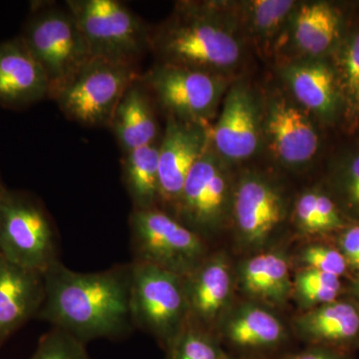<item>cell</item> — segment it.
Instances as JSON below:
<instances>
[{
    "mask_svg": "<svg viewBox=\"0 0 359 359\" xmlns=\"http://www.w3.org/2000/svg\"><path fill=\"white\" fill-rule=\"evenodd\" d=\"M344 67L349 98L359 110V33L347 48Z\"/></svg>",
    "mask_w": 359,
    "mask_h": 359,
    "instance_id": "obj_31",
    "label": "cell"
},
{
    "mask_svg": "<svg viewBox=\"0 0 359 359\" xmlns=\"http://www.w3.org/2000/svg\"><path fill=\"white\" fill-rule=\"evenodd\" d=\"M294 6L287 0H257L250 4L252 23L259 32L271 33L287 18Z\"/></svg>",
    "mask_w": 359,
    "mask_h": 359,
    "instance_id": "obj_29",
    "label": "cell"
},
{
    "mask_svg": "<svg viewBox=\"0 0 359 359\" xmlns=\"http://www.w3.org/2000/svg\"><path fill=\"white\" fill-rule=\"evenodd\" d=\"M287 359H353L344 349L316 346L308 351L294 354Z\"/></svg>",
    "mask_w": 359,
    "mask_h": 359,
    "instance_id": "obj_33",
    "label": "cell"
},
{
    "mask_svg": "<svg viewBox=\"0 0 359 359\" xmlns=\"http://www.w3.org/2000/svg\"><path fill=\"white\" fill-rule=\"evenodd\" d=\"M224 334L238 346L271 347L283 341L285 330L282 321L269 309L257 304H245L226 320Z\"/></svg>",
    "mask_w": 359,
    "mask_h": 359,
    "instance_id": "obj_21",
    "label": "cell"
},
{
    "mask_svg": "<svg viewBox=\"0 0 359 359\" xmlns=\"http://www.w3.org/2000/svg\"><path fill=\"white\" fill-rule=\"evenodd\" d=\"M349 294H351V297H353V301L358 304L359 308V273L351 283V287H349Z\"/></svg>",
    "mask_w": 359,
    "mask_h": 359,
    "instance_id": "obj_35",
    "label": "cell"
},
{
    "mask_svg": "<svg viewBox=\"0 0 359 359\" xmlns=\"http://www.w3.org/2000/svg\"><path fill=\"white\" fill-rule=\"evenodd\" d=\"M44 295V273L13 263L0 252V346L37 318Z\"/></svg>",
    "mask_w": 359,
    "mask_h": 359,
    "instance_id": "obj_13",
    "label": "cell"
},
{
    "mask_svg": "<svg viewBox=\"0 0 359 359\" xmlns=\"http://www.w3.org/2000/svg\"><path fill=\"white\" fill-rule=\"evenodd\" d=\"M204 125L170 117L159 145V203L176 208L194 165L207 150Z\"/></svg>",
    "mask_w": 359,
    "mask_h": 359,
    "instance_id": "obj_11",
    "label": "cell"
},
{
    "mask_svg": "<svg viewBox=\"0 0 359 359\" xmlns=\"http://www.w3.org/2000/svg\"><path fill=\"white\" fill-rule=\"evenodd\" d=\"M130 308L134 327L169 346L189 323V304L183 276L131 262Z\"/></svg>",
    "mask_w": 359,
    "mask_h": 359,
    "instance_id": "obj_7",
    "label": "cell"
},
{
    "mask_svg": "<svg viewBox=\"0 0 359 359\" xmlns=\"http://www.w3.org/2000/svg\"><path fill=\"white\" fill-rule=\"evenodd\" d=\"M297 332L316 346L344 347L359 344V308L346 299L309 309L294 321Z\"/></svg>",
    "mask_w": 359,
    "mask_h": 359,
    "instance_id": "obj_17",
    "label": "cell"
},
{
    "mask_svg": "<svg viewBox=\"0 0 359 359\" xmlns=\"http://www.w3.org/2000/svg\"><path fill=\"white\" fill-rule=\"evenodd\" d=\"M150 48L161 63L210 73L235 65L241 56L235 37L191 4L151 34Z\"/></svg>",
    "mask_w": 359,
    "mask_h": 359,
    "instance_id": "obj_2",
    "label": "cell"
},
{
    "mask_svg": "<svg viewBox=\"0 0 359 359\" xmlns=\"http://www.w3.org/2000/svg\"><path fill=\"white\" fill-rule=\"evenodd\" d=\"M238 278L245 294L271 304H283L292 292L289 262L280 252L245 259L238 268Z\"/></svg>",
    "mask_w": 359,
    "mask_h": 359,
    "instance_id": "obj_20",
    "label": "cell"
},
{
    "mask_svg": "<svg viewBox=\"0 0 359 359\" xmlns=\"http://www.w3.org/2000/svg\"><path fill=\"white\" fill-rule=\"evenodd\" d=\"M285 216L280 194L269 182L248 177L235 195V219L242 245L249 249L264 247Z\"/></svg>",
    "mask_w": 359,
    "mask_h": 359,
    "instance_id": "obj_12",
    "label": "cell"
},
{
    "mask_svg": "<svg viewBox=\"0 0 359 359\" xmlns=\"http://www.w3.org/2000/svg\"><path fill=\"white\" fill-rule=\"evenodd\" d=\"M184 282L189 323L205 330L222 316L230 299L233 282L229 264L223 256L207 257Z\"/></svg>",
    "mask_w": 359,
    "mask_h": 359,
    "instance_id": "obj_16",
    "label": "cell"
},
{
    "mask_svg": "<svg viewBox=\"0 0 359 359\" xmlns=\"http://www.w3.org/2000/svg\"><path fill=\"white\" fill-rule=\"evenodd\" d=\"M49 96L48 79L21 37L0 42V105L23 109Z\"/></svg>",
    "mask_w": 359,
    "mask_h": 359,
    "instance_id": "obj_14",
    "label": "cell"
},
{
    "mask_svg": "<svg viewBox=\"0 0 359 359\" xmlns=\"http://www.w3.org/2000/svg\"><path fill=\"white\" fill-rule=\"evenodd\" d=\"M30 359H90L85 344L74 337L52 327L40 339Z\"/></svg>",
    "mask_w": 359,
    "mask_h": 359,
    "instance_id": "obj_27",
    "label": "cell"
},
{
    "mask_svg": "<svg viewBox=\"0 0 359 359\" xmlns=\"http://www.w3.org/2000/svg\"><path fill=\"white\" fill-rule=\"evenodd\" d=\"M339 250L344 255L348 269L359 273V226L347 228L340 233Z\"/></svg>",
    "mask_w": 359,
    "mask_h": 359,
    "instance_id": "obj_32",
    "label": "cell"
},
{
    "mask_svg": "<svg viewBox=\"0 0 359 359\" xmlns=\"http://www.w3.org/2000/svg\"><path fill=\"white\" fill-rule=\"evenodd\" d=\"M66 7L83 33L93 57L137 65L150 48L141 18L118 0H68Z\"/></svg>",
    "mask_w": 359,
    "mask_h": 359,
    "instance_id": "obj_8",
    "label": "cell"
},
{
    "mask_svg": "<svg viewBox=\"0 0 359 359\" xmlns=\"http://www.w3.org/2000/svg\"><path fill=\"white\" fill-rule=\"evenodd\" d=\"M6 188V187L4 186V184H2L1 180H0V192H1L4 189Z\"/></svg>",
    "mask_w": 359,
    "mask_h": 359,
    "instance_id": "obj_36",
    "label": "cell"
},
{
    "mask_svg": "<svg viewBox=\"0 0 359 359\" xmlns=\"http://www.w3.org/2000/svg\"><path fill=\"white\" fill-rule=\"evenodd\" d=\"M301 262L306 269H316L339 278L346 275L348 271L344 255L339 249L328 245H309L302 250Z\"/></svg>",
    "mask_w": 359,
    "mask_h": 359,
    "instance_id": "obj_28",
    "label": "cell"
},
{
    "mask_svg": "<svg viewBox=\"0 0 359 359\" xmlns=\"http://www.w3.org/2000/svg\"><path fill=\"white\" fill-rule=\"evenodd\" d=\"M43 304L37 318L86 344L118 339L134 330L130 308L131 263L98 273H77L61 261L44 273Z\"/></svg>",
    "mask_w": 359,
    "mask_h": 359,
    "instance_id": "obj_1",
    "label": "cell"
},
{
    "mask_svg": "<svg viewBox=\"0 0 359 359\" xmlns=\"http://www.w3.org/2000/svg\"><path fill=\"white\" fill-rule=\"evenodd\" d=\"M266 130L276 155L287 164H304L318 150V135L311 121L283 99L269 106Z\"/></svg>",
    "mask_w": 359,
    "mask_h": 359,
    "instance_id": "obj_18",
    "label": "cell"
},
{
    "mask_svg": "<svg viewBox=\"0 0 359 359\" xmlns=\"http://www.w3.org/2000/svg\"><path fill=\"white\" fill-rule=\"evenodd\" d=\"M146 92L139 78L125 92L111 120L109 126L124 154L155 144L157 123Z\"/></svg>",
    "mask_w": 359,
    "mask_h": 359,
    "instance_id": "obj_19",
    "label": "cell"
},
{
    "mask_svg": "<svg viewBox=\"0 0 359 359\" xmlns=\"http://www.w3.org/2000/svg\"><path fill=\"white\" fill-rule=\"evenodd\" d=\"M129 228L132 262L185 278L207 257L204 238L159 207L132 210Z\"/></svg>",
    "mask_w": 359,
    "mask_h": 359,
    "instance_id": "obj_6",
    "label": "cell"
},
{
    "mask_svg": "<svg viewBox=\"0 0 359 359\" xmlns=\"http://www.w3.org/2000/svg\"><path fill=\"white\" fill-rule=\"evenodd\" d=\"M339 32V16L325 4L302 6L294 22L297 46L306 53L318 55L330 48Z\"/></svg>",
    "mask_w": 359,
    "mask_h": 359,
    "instance_id": "obj_24",
    "label": "cell"
},
{
    "mask_svg": "<svg viewBox=\"0 0 359 359\" xmlns=\"http://www.w3.org/2000/svg\"><path fill=\"white\" fill-rule=\"evenodd\" d=\"M346 188L349 203L359 210V156L353 160L349 168Z\"/></svg>",
    "mask_w": 359,
    "mask_h": 359,
    "instance_id": "obj_34",
    "label": "cell"
},
{
    "mask_svg": "<svg viewBox=\"0 0 359 359\" xmlns=\"http://www.w3.org/2000/svg\"><path fill=\"white\" fill-rule=\"evenodd\" d=\"M123 180L133 210H146L159 204V146L135 149L123 160Z\"/></svg>",
    "mask_w": 359,
    "mask_h": 359,
    "instance_id": "obj_22",
    "label": "cell"
},
{
    "mask_svg": "<svg viewBox=\"0 0 359 359\" xmlns=\"http://www.w3.org/2000/svg\"><path fill=\"white\" fill-rule=\"evenodd\" d=\"M316 194L318 192L304 194L297 201L295 215H297V224L304 233H325L320 214H318V205H316Z\"/></svg>",
    "mask_w": 359,
    "mask_h": 359,
    "instance_id": "obj_30",
    "label": "cell"
},
{
    "mask_svg": "<svg viewBox=\"0 0 359 359\" xmlns=\"http://www.w3.org/2000/svg\"><path fill=\"white\" fill-rule=\"evenodd\" d=\"M140 81L171 117L201 125L222 93V83L212 73L164 63L141 75Z\"/></svg>",
    "mask_w": 359,
    "mask_h": 359,
    "instance_id": "obj_9",
    "label": "cell"
},
{
    "mask_svg": "<svg viewBox=\"0 0 359 359\" xmlns=\"http://www.w3.org/2000/svg\"><path fill=\"white\" fill-rule=\"evenodd\" d=\"M287 79L297 100L320 114H330L337 102L334 75L321 63L292 66Z\"/></svg>",
    "mask_w": 359,
    "mask_h": 359,
    "instance_id": "obj_23",
    "label": "cell"
},
{
    "mask_svg": "<svg viewBox=\"0 0 359 359\" xmlns=\"http://www.w3.org/2000/svg\"><path fill=\"white\" fill-rule=\"evenodd\" d=\"M20 36L48 79L49 99L93 57L67 7L34 4Z\"/></svg>",
    "mask_w": 359,
    "mask_h": 359,
    "instance_id": "obj_4",
    "label": "cell"
},
{
    "mask_svg": "<svg viewBox=\"0 0 359 359\" xmlns=\"http://www.w3.org/2000/svg\"><path fill=\"white\" fill-rule=\"evenodd\" d=\"M140 75L137 65L92 57L51 99L71 121L109 126L125 92Z\"/></svg>",
    "mask_w": 359,
    "mask_h": 359,
    "instance_id": "obj_5",
    "label": "cell"
},
{
    "mask_svg": "<svg viewBox=\"0 0 359 359\" xmlns=\"http://www.w3.org/2000/svg\"><path fill=\"white\" fill-rule=\"evenodd\" d=\"M228 204V183L218 161L205 150L188 175L176 210L181 223L203 237L216 231Z\"/></svg>",
    "mask_w": 359,
    "mask_h": 359,
    "instance_id": "obj_10",
    "label": "cell"
},
{
    "mask_svg": "<svg viewBox=\"0 0 359 359\" xmlns=\"http://www.w3.org/2000/svg\"><path fill=\"white\" fill-rule=\"evenodd\" d=\"M212 137L219 154L229 159H247L256 152L259 118L254 99L244 87H235L226 96Z\"/></svg>",
    "mask_w": 359,
    "mask_h": 359,
    "instance_id": "obj_15",
    "label": "cell"
},
{
    "mask_svg": "<svg viewBox=\"0 0 359 359\" xmlns=\"http://www.w3.org/2000/svg\"><path fill=\"white\" fill-rule=\"evenodd\" d=\"M294 287L299 301L309 309L335 301L341 292L339 276L311 269L297 273Z\"/></svg>",
    "mask_w": 359,
    "mask_h": 359,
    "instance_id": "obj_26",
    "label": "cell"
},
{
    "mask_svg": "<svg viewBox=\"0 0 359 359\" xmlns=\"http://www.w3.org/2000/svg\"><path fill=\"white\" fill-rule=\"evenodd\" d=\"M168 359H226L207 330L188 323L166 347Z\"/></svg>",
    "mask_w": 359,
    "mask_h": 359,
    "instance_id": "obj_25",
    "label": "cell"
},
{
    "mask_svg": "<svg viewBox=\"0 0 359 359\" xmlns=\"http://www.w3.org/2000/svg\"><path fill=\"white\" fill-rule=\"evenodd\" d=\"M0 252L42 273L60 261L55 224L32 193L7 188L0 192Z\"/></svg>",
    "mask_w": 359,
    "mask_h": 359,
    "instance_id": "obj_3",
    "label": "cell"
}]
</instances>
